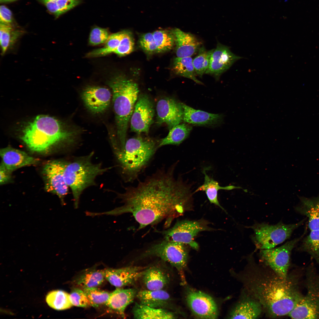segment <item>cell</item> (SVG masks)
<instances>
[{"instance_id":"52a82bcc","label":"cell","mask_w":319,"mask_h":319,"mask_svg":"<svg viewBox=\"0 0 319 319\" xmlns=\"http://www.w3.org/2000/svg\"><path fill=\"white\" fill-rule=\"evenodd\" d=\"M304 219L298 222L286 224L280 222L274 225L265 223L256 222L245 227L252 229L254 233L251 239L257 250H266L275 248L289 238L293 231L301 226Z\"/></svg>"},{"instance_id":"4316f807","label":"cell","mask_w":319,"mask_h":319,"mask_svg":"<svg viewBox=\"0 0 319 319\" xmlns=\"http://www.w3.org/2000/svg\"><path fill=\"white\" fill-rule=\"evenodd\" d=\"M132 313L136 319H171L177 317L175 312L169 310L151 307L140 303H135Z\"/></svg>"},{"instance_id":"836d02e7","label":"cell","mask_w":319,"mask_h":319,"mask_svg":"<svg viewBox=\"0 0 319 319\" xmlns=\"http://www.w3.org/2000/svg\"><path fill=\"white\" fill-rule=\"evenodd\" d=\"M105 279L104 269H90L79 276L76 283L82 288L97 287L101 285Z\"/></svg>"},{"instance_id":"7bdbcfd3","label":"cell","mask_w":319,"mask_h":319,"mask_svg":"<svg viewBox=\"0 0 319 319\" xmlns=\"http://www.w3.org/2000/svg\"><path fill=\"white\" fill-rule=\"evenodd\" d=\"M139 43L142 49L147 53L157 52L153 33L148 32L142 35L139 39Z\"/></svg>"},{"instance_id":"ba28073f","label":"cell","mask_w":319,"mask_h":319,"mask_svg":"<svg viewBox=\"0 0 319 319\" xmlns=\"http://www.w3.org/2000/svg\"><path fill=\"white\" fill-rule=\"evenodd\" d=\"M306 293L288 315L293 319H319V273L311 265L306 273Z\"/></svg>"},{"instance_id":"7a4b0ae2","label":"cell","mask_w":319,"mask_h":319,"mask_svg":"<svg viewBox=\"0 0 319 319\" xmlns=\"http://www.w3.org/2000/svg\"><path fill=\"white\" fill-rule=\"evenodd\" d=\"M248 261L240 276L248 294L260 303L270 317L288 315L302 296L298 279L289 275L283 278L265 264L256 263L251 255Z\"/></svg>"},{"instance_id":"9a60e30c","label":"cell","mask_w":319,"mask_h":319,"mask_svg":"<svg viewBox=\"0 0 319 319\" xmlns=\"http://www.w3.org/2000/svg\"><path fill=\"white\" fill-rule=\"evenodd\" d=\"M112 98V92L108 88L102 87L88 86L81 93L84 106L94 114L105 112L109 107Z\"/></svg>"},{"instance_id":"83f0119b","label":"cell","mask_w":319,"mask_h":319,"mask_svg":"<svg viewBox=\"0 0 319 319\" xmlns=\"http://www.w3.org/2000/svg\"><path fill=\"white\" fill-rule=\"evenodd\" d=\"M203 173L204 175V183L197 189L195 192L199 191H205L211 203L214 204L224 210L219 204L218 199V191L220 190H231L235 189H242V188L240 186L233 185L221 186L217 181L210 178L206 174L205 170L203 171Z\"/></svg>"},{"instance_id":"74e56055","label":"cell","mask_w":319,"mask_h":319,"mask_svg":"<svg viewBox=\"0 0 319 319\" xmlns=\"http://www.w3.org/2000/svg\"><path fill=\"white\" fill-rule=\"evenodd\" d=\"M214 49L206 50L202 46L198 51V55L193 59V64L196 75L201 77L205 73L209 66L211 55Z\"/></svg>"},{"instance_id":"e0dca14e","label":"cell","mask_w":319,"mask_h":319,"mask_svg":"<svg viewBox=\"0 0 319 319\" xmlns=\"http://www.w3.org/2000/svg\"><path fill=\"white\" fill-rule=\"evenodd\" d=\"M147 267L131 266L104 269L105 279L117 288L132 285L142 276Z\"/></svg>"},{"instance_id":"d6a6232c","label":"cell","mask_w":319,"mask_h":319,"mask_svg":"<svg viewBox=\"0 0 319 319\" xmlns=\"http://www.w3.org/2000/svg\"><path fill=\"white\" fill-rule=\"evenodd\" d=\"M0 45L2 55L13 45L24 33L21 30L16 29L14 26L0 23Z\"/></svg>"},{"instance_id":"3957f363","label":"cell","mask_w":319,"mask_h":319,"mask_svg":"<svg viewBox=\"0 0 319 319\" xmlns=\"http://www.w3.org/2000/svg\"><path fill=\"white\" fill-rule=\"evenodd\" d=\"M82 132L79 127L66 125L53 117L40 115L24 128L21 139L31 150L42 152L58 144L74 145Z\"/></svg>"},{"instance_id":"d6986e66","label":"cell","mask_w":319,"mask_h":319,"mask_svg":"<svg viewBox=\"0 0 319 319\" xmlns=\"http://www.w3.org/2000/svg\"><path fill=\"white\" fill-rule=\"evenodd\" d=\"M183 110V120L192 125L213 126L220 125L223 121L221 114H213L196 110L182 103Z\"/></svg>"},{"instance_id":"e575fe53","label":"cell","mask_w":319,"mask_h":319,"mask_svg":"<svg viewBox=\"0 0 319 319\" xmlns=\"http://www.w3.org/2000/svg\"><path fill=\"white\" fill-rule=\"evenodd\" d=\"M157 52L171 50L175 45V36L173 30H159L153 33Z\"/></svg>"},{"instance_id":"ac0fdd59","label":"cell","mask_w":319,"mask_h":319,"mask_svg":"<svg viewBox=\"0 0 319 319\" xmlns=\"http://www.w3.org/2000/svg\"><path fill=\"white\" fill-rule=\"evenodd\" d=\"M242 58L233 53L229 47L218 43L211 55L205 74L213 75L218 79L235 62Z\"/></svg>"},{"instance_id":"bcb514c9","label":"cell","mask_w":319,"mask_h":319,"mask_svg":"<svg viewBox=\"0 0 319 319\" xmlns=\"http://www.w3.org/2000/svg\"><path fill=\"white\" fill-rule=\"evenodd\" d=\"M18 0H0L1 3H7L15 1Z\"/></svg>"},{"instance_id":"2e32d148","label":"cell","mask_w":319,"mask_h":319,"mask_svg":"<svg viewBox=\"0 0 319 319\" xmlns=\"http://www.w3.org/2000/svg\"><path fill=\"white\" fill-rule=\"evenodd\" d=\"M156 123L158 125L165 123L169 129L182 122L183 110L182 103L170 97L159 100L157 103Z\"/></svg>"},{"instance_id":"d4e9b609","label":"cell","mask_w":319,"mask_h":319,"mask_svg":"<svg viewBox=\"0 0 319 319\" xmlns=\"http://www.w3.org/2000/svg\"><path fill=\"white\" fill-rule=\"evenodd\" d=\"M300 204L296 210L308 218L311 231L319 230V196L311 198L300 197Z\"/></svg>"},{"instance_id":"603a6c76","label":"cell","mask_w":319,"mask_h":319,"mask_svg":"<svg viewBox=\"0 0 319 319\" xmlns=\"http://www.w3.org/2000/svg\"><path fill=\"white\" fill-rule=\"evenodd\" d=\"M136 297L140 303L151 307L168 310L173 308L170 296L163 289L142 290L138 292Z\"/></svg>"},{"instance_id":"f1b7e54d","label":"cell","mask_w":319,"mask_h":319,"mask_svg":"<svg viewBox=\"0 0 319 319\" xmlns=\"http://www.w3.org/2000/svg\"><path fill=\"white\" fill-rule=\"evenodd\" d=\"M192 128L191 126L184 123L175 126L170 129L167 136L159 141V147L167 145L180 144L188 137Z\"/></svg>"},{"instance_id":"44dd1931","label":"cell","mask_w":319,"mask_h":319,"mask_svg":"<svg viewBox=\"0 0 319 319\" xmlns=\"http://www.w3.org/2000/svg\"><path fill=\"white\" fill-rule=\"evenodd\" d=\"M263 307L260 303L248 294L244 296L230 312L231 319H255L260 317Z\"/></svg>"},{"instance_id":"7402d4cb","label":"cell","mask_w":319,"mask_h":319,"mask_svg":"<svg viewBox=\"0 0 319 319\" xmlns=\"http://www.w3.org/2000/svg\"><path fill=\"white\" fill-rule=\"evenodd\" d=\"M175 52L177 57H191L198 51L201 43L194 35L175 28Z\"/></svg>"},{"instance_id":"7dc6e473","label":"cell","mask_w":319,"mask_h":319,"mask_svg":"<svg viewBox=\"0 0 319 319\" xmlns=\"http://www.w3.org/2000/svg\"><path fill=\"white\" fill-rule=\"evenodd\" d=\"M244 191L247 192V189L244 190Z\"/></svg>"},{"instance_id":"4fadbf2b","label":"cell","mask_w":319,"mask_h":319,"mask_svg":"<svg viewBox=\"0 0 319 319\" xmlns=\"http://www.w3.org/2000/svg\"><path fill=\"white\" fill-rule=\"evenodd\" d=\"M155 114L152 102L146 95L139 96L130 119L132 131L148 134Z\"/></svg>"},{"instance_id":"f546056e","label":"cell","mask_w":319,"mask_h":319,"mask_svg":"<svg viewBox=\"0 0 319 319\" xmlns=\"http://www.w3.org/2000/svg\"><path fill=\"white\" fill-rule=\"evenodd\" d=\"M193 61L191 57H177L173 61V71L178 75L192 79L198 84H203L196 77Z\"/></svg>"},{"instance_id":"f35d334b","label":"cell","mask_w":319,"mask_h":319,"mask_svg":"<svg viewBox=\"0 0 319 319\" xmlns=\"http://www.w3.org/2000/svg\"><path fill=\"white\" fill-rule=\"evenodd\" d=\"M82 288L89 300L91 306L97 307L102 305H105L109 299L110 293L97 287Z\"/></svg>"},{"instance_id":"7c38bea8","label":"cell","mask_w":319,"mask_h":319,"mask_svg":"<svg viewBox=\"0 0 319 319\" xmlns=\"http://www.w3.org/2000/svg\"><path fill=\"white\" fill-rule=\"evenodd\" d=\"M209 229L198 221L183 220L177 222L173 227L162 232L165 239L187 244L198 250L199 246L194 240V237L200 232Z\"/></svg>"},{"instance_id":"d590c367","label":"cell","mask_w":319,"mask_h":319,"mask_svg":"<svg viewBox=\"0 0 319 319\" xmlns=\"http://www.w3.org/2000/svg\"><path fill=\"white\" fill-rule=\"evenodd\" d=\"M123 33V30L110 35L103 47L88 53L86 56L87 57H99L114 53L120 43Z\"/></svg>"},{"instance_id":"277c9868","label":"cell","mask_w":319,"mask_h":319,"mask_svg":"<svg viewBox=\"0 0 319 319\" xmlns=\"http://www.w3.org/2000/svg\"><path fill=\"white\" fill-rule=\"evenodd\" d=\"M108 84L112 91L117 140L122 152L125 149L128 123L139 97V88L135 82L121 75L113 77Z\"/></svg>"},{"instance_id":"8fae6325","label":"cell","mask_w":319,"mask_h":319,"mask_svg":"<svg viewBox=\"0 0 319 319\" xmlns=\"http://www.w3.org/2000/svg\"><path fill=\"white\" fill-rule=\"evenodd\" d=\"M67 163L60 160L50 161L45 164L43 171L45 190L56 195L64 205V199L68 191V186L64 176V170Z\"/></svg>"},{"instance_id":"9c48e42d","label":"cell","mask_w":319,"mask_h":319,"mask_svg":"<svg viewBox=\"0 0 319 319\" xmlns=\"http://www.w3.org/2000/svg\"><path fill=\"white\" fill-rule=\"evenodd\" d=\"M185 245L164 239L149 246L139 258H159L175 268L183 279V270L186 266L188 256Z\"/></svg>"},{"instance_id":"5bb4252c","label":"cell","mask_w":319,"mask_h":319,"mask_svg":"<svg viewBox=\"0 0 319 319\" xmlns=\"http://www.w3.org/2000/svg\"><path fill=\"white\" fill-rule=\"evenodd\" d=\"M187 305L193 315L203 319H216L218 315L217 305L210 296L199 291L191 289L186 297Z\"/></svg>"},{"instance_id":"5b68a950","label":"cell","mask_w":319,"mask_h":319,"mask_svg":"<svg viewBox=\"0 0 319 319\" xmlns=\"http://www.w3.org/2000/svg\"><path fill=\"white\" fill-rule=\"evenodd\" d=\"M159 142L141 136L126 141L124 151L115 156L126 181L131 182L137 178L159 147Z\"/></svg>"},{"instance_id":"8992f818","label":"cell","mask_w":319,"mask_h":319,"mask_svg":"<svg viewBox=\"0 0 319 319\" xmlns=\"http://www.w3.org/2000/svg\"><path fill=\"white\" fill-rule=\"evenodd\" d=\"M93 154L92 152L68 163L64 170V179L71 190L75 209L78 207L80 198L84 191L95 185L96 178L111 168H103L101 163H93L92 160Z\"/></svg>"},{"instance_id":"6da1fadb","label":"cell","mask_w":319,"mask_h":319,"mask_svg":"<svg viewBox=\"0 0 319 319\" xmlns=\"http://www.w3.org/2000/svg\"><path fill=\"white\" fill-rule=\"evenodd\" d=\"M191 193L189 188L174 177L173 170H161L135 187L127 188L118 194L122 206L105 212L106 215L130 213L141 229L166 220L169 226L189 207Z\"/></svg>"},{"instance_id":"ab89813d","label":"cell","mask_w":319,"mask_h":319,"mask_svg":"<svg viewBox=\"0 0 319 319\" xmlns=\"http://www.w3.org/2000/svg\"><path fill=\"white\" fill-rule=\"evenodd\" d=\"M134 42L131 32L123 30V36L120 43L114 53L120 56L128 54L133 50Z\"/></svg>"},{"instance_id":"ffe728a7","label":"cell","mask_w":319,"mask_h":319,"mask_svg":"<svg viewBox=\"0 0 319 319\" xmlns=\"http://www.w3.org/2000/svg\"><path fill=\"white\" fill-rule=\"evenodd\" d=\"M1 163L10 172L18 168L36 163L38 160L25 152L10 147L0 150Z\"/></svg>"},{"instance_id":"4dcf8cb0","label":"cell","mask_w":319,"mask_h":319,"mask_svg":"<svg viewBox=\"0 0 319 319\" xmlns=\"http://www.w3.org/2000/svg\"><path fill=\"white\" fill-rule=\"evenodd\" d=\"M56 18L80 4L82 0H38Z\"/></svg>"},{"instance_id":"1f68e13d","label":"cell","mask_w":319,"mask_h":319,"mask_svg":"<svg viewBox=\"0 0 319 319\" xmlns=\"http://www.w3.org/2000/svg\"><path fill=\"white\" fill-rule=\"evenodd\" d=\"M45 300L50 307L56 310H66L73 306L70 299V294L62 290H54L49 292Z\"/></svg>"},{"instance_id":"ee69618b","label":"cell","mask_w":319,"mask_h":319,"mask_svg":"<svg viewBox=\"0 0 319 319\" xmlns=\"http://www.w3.org/2000/svg\"><path fill=\"white\" fill-rule=\"evenodd\" d=\"M0 23L14 26V20L12 11L6 6H0Z\"/></svg>"},{"instance_id":"8d00e7d4","label":"cell","mask_w":319,"mask_h":319,"mask_svg":"<svg viewBox=\"0 0 319 319\" xmlns=\"http://www.w3.org/2000/svg\"><path fill=\"white\" fill-rule=\"evenodd\" d=\"M300 249L308 253L319 264V230L311 231L303 239Z\"/></svg>"},{"instance_id":"cb8c5ba5","label":"cell","mask_w":319,"mask_h":319,"mask_svg":"<svg viewBox=\"0 0 319 319\" xmlns=\"http://www.w3.org/2000/svg\"><path fill=\"white\" fill-rule=\"evenodd\" d=\"M137 292V290L134 288H117L110 293L105 305L122 317H125L126 308L133 302Z\"/></svg>"},{"instance_id":"b9f144b4","label":"cell","mask_w":319,"mask_h":319,"mask_svg":"<svg viewBox=\"0 0 319 319\" xmlns=\"http://www.w3.org/2000/svg\"><path fill=\"white\" fill-rule=\"evenodd\" d=\"M71 302L73 306L81 307L91 306L90 302L83 289L75 288L70 294Z\"/></svg>"},{"instance_id":"484cf974","label":"cell","mask_w":319,"mask_h":319,"mask_svg":"<svg viewBox=\"0 0 319 319\" xmlns=\"http://www.w3.org/2000/svg\"><path fill=\"white\" fill-rule=\"evenodd\" d=\"M144 284L147 289H163L169 283L168 275L160 267L156 266L148 267L142 276Z\"/></svg>"},{"instance_id":"60d3db41","label":"cell","mask_w":319,"mask_h":319,"mask_svg":"<svg viewBox=\"0 0 319 319\" xmlns=\"http://www.w3.org/2000/svg\"><path fill=\"white\" fill-rule=\"evenodd\" d=\"M106 28L96 27L91 30L89 38V43L92 45H97L105 43L109 35Z\"/></svg>"},{"instance_id":"30bf717a","label":"cell","mask_w":319,"mask_h":319,"mask_svg":"<svg viewBox=\"0 0 319 319\" xmlns=\"http://www.w3.org/2000/svg\"><path fill=\"white\" fill-rule=\"evenodd\" d=\"M303 236L287 242L277 248L260 250L261 261L280 276L286 278L288 275L292 251Z\"/></svg>"},{"instance_id":"f6af8a7d","label":"cell","mask_w":319,"mask_h":319,"mask_svg":"<svg viewBox=\"0 0 319 319\" xmlns=\"http://www.w3.org/2000/svg\"><path fill=\"white\" fill-rule=\"evenodd\" d=\"M11 172L8 171L1 163L0 167V184L3 185L9 182L10 180Z\"/></svg>"}]
</instances>
